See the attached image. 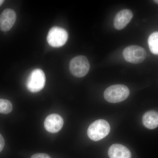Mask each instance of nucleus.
<instances>
[{
  "label": "nucleus",
  "instance_id": "obj_1",
  "mask_svg": "<svg viewBox=\"0 0 158 158\" xmlns=\"http://www.w3.org/2000/svg\"><path fill=\"white\" fill-rule=\"evenodd\" d=\"M130 94V90L126 86L116 85L110 86L105 90L104 98L110 103L120 102L127 98Z\"/></svg>",
  "mask_w": 158,
  "mask_h": 158
},
{
  "label": "nucleus",
  "instance_id": "obj_2",
  "mask_svg": "<svg viewBox=\"0 0 158 158\" xmlns=\"http://www.w3.org/2000/svg\"><path fill=\"white\" fill-rule=\"evenodd\" d=\"M110 131V127L108 122L100 119L90 125L88 130V135L91 140L98 141L107 136Z\"/></svg>",
  "mask_w": 158,
  "mask_h": 158
},
{
  "label": "nucleus",
  "instance_id": "obj_3",
  "mask_svg": "<svg viewBox=\"0 0 158 158\" xmlns=\"http://www.w3.org/2000/svg\"><path fill=\"white\" fill-rule=\"evenodd\" d=\"M90 65L87 57L79 56L73 58L69 63V70L74 76L82 77L88 74Z\"/></svg>",
  "mask_w": 158,
  "mask_h": 158
},
{
  "label": "nucleus",
  "instance_id": "obj_4",
  "mask_svg": "<svg viewBox=\"0 0 158 158\" xmlns=\"http://www.w3.org/2000/svg\"><path fill=\"white\" fill-rule=\"evenodd\" d=\"M45 82V75L43 71L40 69H36L32 71L29 75L26 85L29 91L36 93L44 88Z\"/></svg>",
  "mask_w": 158,
  "mask_h": 158
},
{
  "label": "nucleus",
  "instance_id": "obj_5",
  "mask_svg": "<svg viewBox=\"0 0 158 158\" xmlns=\"http://www.w3.org/2000/svg\"><path fill=\"white\" fill-rule=\"evenodd\" d=\"M68 38V33L65 29L55 27L50 30L47 40L51 46L58 48L64 45L67 42Z\"/></svg>",
  "mask_w": 158,
  "mask_h": 158
},
{
  "label": "nucleus",
  "instance_id": "obj_6",
  "mask_svg": "<svg viewBox=\"0 0 158 158\" xmlns=\"http://www.w3.org/2000/svg\"><path fill=\"white\" fill-rule=\"evenodd\" d=\"M146 56L145 50L138 46H130L123 51V56L126 61L133 64H139L143 62Z\"/></svg>",
  "mask_w": 158,
  "mask_h": 158
},
{
  "label": "nucleus",
  "instance_id": "obj_7",
  "mask_svg": "<svg viewBox=\"0 0 158 158\" xmlns=\"http://www.w3.org/2000/svg\"><path fill=\"white\" fill-rule=\"evenodd\" d=\"M16 20V14L12 9H5L0 15V30L6 32L11 30Z\"/></svg>",
  "mask_w": 158,
  "mask_h": 158
},
{
  "label": "nucleus",
  "instance_id": "obj_8",
  "mask_svg": "<svg viewBox=\"0 0 158 158\" xmlns=\"http://www.w3.org/2000/svg\"><path fill=\"white\" fill-rule=\"evenodd\" d=\"M63 125V119L60 115L52 114L45 118L44 123L45 129L52 133L58 132Z\"/></svg>",
  "mask_w": 158,
  "mask_h": 158
},
{
  "label": "nucleus",
  "instance_id": "obj_9",
  "mask_svg": "<svg viewBox=\"0 0 158 158\" xmlns=\"http://www.w3.org/2000/svg\"><path fill=\"white\" fill-rule=\"evenodd\" d=\"M133 14L129 9H123L117 13L114 20V27L118 30L124 28L132 19Z\"/></svg>",
  "mask_w": 158,
  "mask_h": 158
},
{
  "label": "nucleus",
  "instance_id": "obj_10",
  "mask_svg": "<svg viewBox=\"0 0 158 158\" xmlns=\"http://www.w3.org/2000/svg\"><path fill=\"white\" fill-rule=\"evenodd\" d=\"M108 154L110 158H131V154L125 146L118 144H113L109 148Z\"/></svg>",
  "mask_w": 158,
  "mask_h": 158
},
{
  "label": "nucleus",
  "instance_id": "obj_11",
  "mask_svg": "<svg viewBox=\"0 0 158 158\" xmlns=\"http://www.w3.org/2000/svg\"><path fill=\"white\" fill-rule=\"evenodd\" d=\"M144 126L149 129H154L158 127V113L150 111L144 113L142 117Z\"/></svg>",
  "mask_w": 158,
  "mask_h": 158
},
{
  "label": "nucleus",
  "instance_id": "obj_12",
  "mask_svg": "<svg viewBox=\"0 0 158 158\" xmlns=\"http://www.w3.org/2000/svg\"><path fill=\"white\" fill-rule=\"evenodd\" d=\"M148 44L151 52L158 55V32H154L150 35Z\"/></svg>",
  "mask_w": 158,
  "mask_h": 158
},
{
  "label": "nucleus",
  "instance_id": "obj_13",
  "mask_svg": "<svg viewBox=\"0 0 158 158\" xmlns=\"http://www.w3.org/2000/svg\"><path fill=\"white\" fill-rule=\"evenodd\" d=\"M12 110V105L8 100L0 99V113L7 114L11 113Z\"/></svg>",
  "mask_w": 158,
  "mask_h": 158
},
{
  "label": "nucleus",
  "instance_id": "obj_14",
  "mask_svg": "<svg viewBox=\"0 0 158 158\" xmlns=\"http://www.w3.org/2000/svg\"><path fill=\"white\" fill-rule=\"evenodd\" d=\"M31 158H51V157L47 154L37 153L32 156Z\"/></svg>",
  "mask_w": 158,
  "mask_h": 158
},
{
  "label": "nucleus",
  "instance_id": "obj_15",
  "mask_svg": "<svg viewBox=\"0 0 158 158\" xmlns=\"http://www.w3.org/2000/svg\"><path fill=\"white\" fill-rule=\"evenodd\" d=\"M5 141L3 136L0 134V152L2 151L5 146Z\"/></svg>",
  "mask_w": 158,
  "mask_h": 158
},
{
  "label": "nucleus",
  "instance_id": "obj_16",
  "mask_svg": "<svg viewBox=\"0 0 158 158\" xmlns=\"http://www.w3.org/2000/svg\"><path fill=\"white\" fill-rule=\"evenodd\" d=\"M4 1H3V0H0V6L2 5L3 3H4Z\"/></svg>",
  "mask_w": 158,
  "mask_h": 158
},
{
  "label": "nucleus",
  "instance_id": "obj_17",
  "mask_svg": "<svg viewBox=\"0 0 158 158\" xmlns=\"http://www.w3.org/2000/svg\"><path fill=\"white\" fill-rule=\"evenodd\" d=\"M154 2L158 4V0H155V1H154Z\"/></svg>",
  "mask_w": 158,
  "mask_h": 158
}]
</instances>
